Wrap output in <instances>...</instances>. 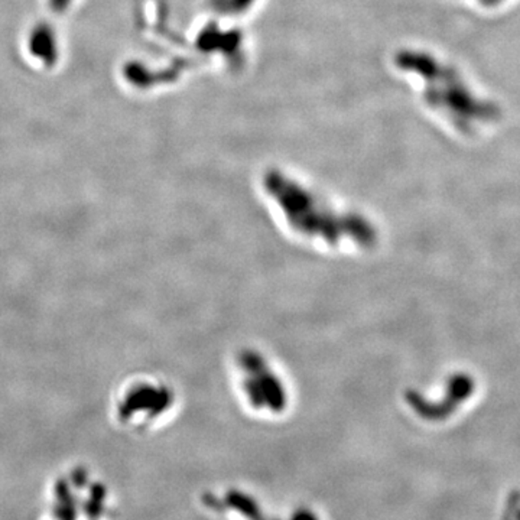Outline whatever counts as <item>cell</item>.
<instances>
[{"mask_svg":"<svg viewBox=\"0 0 520 520\" xmlns=\"http://www.w3.org/2000/svg\"><path fill=\"white\" fill-rule=\"evenodd\" d=\"M264 188L281 208L286 221L305 238H321L327 245L351 242L360 247L375 245L377 233L360 214H340L314 191L282 171L264 175Z\"/></svg>","mask_w":520,"mask_h":520,"instance_id":"cell-1","label":"cell"},{"mask_svg":"<svg viewBox=\"0 0 520 520\" xmlns=\"http://www.w3.org/2000/svg\"><path fill=\"white\" fill-rule=\"evenodd\" d=\"M238 370L242 373L243 392L252 406L282 412L288 405L285 385L264 357L246 350L238 356Z\"/></svg>","mask_w":520,"mask_h":520,"instance_id":"cell-2","label":"cell"},{"mask_svg":"<svg viewBox=\"0 0 520 520\" xmlns=\"http://www.w3.org/2000/svg\"><path fill=\"white\" fill-rule=\"evenodd\" d=\"M474 390H476V382L465 373H458L448 380L446 396L441 402L427 401L420 392H415V390H409L406 401L409 406L425 420H446L461 403H464L472 396Z\"/></svg>","mask_w":520,"mask_h":520,"instance_id":"cell-3","label":"cell"}]
</instances>
